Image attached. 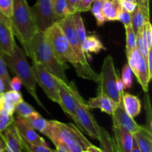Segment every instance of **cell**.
Segmentation results:
<instances>
[{
  "label": "cell",
  "instance_id": "5",
  "mask_svg": "<svg viewBox=\"0 0 152 152\" xmlns=\"http://www.w3.org/2000/svg\"><path fill=\"white\" fill-rule=\"evenodd\" d=\"M117 75L113 57L108 55L102 63L101 71L99 74L97 94H104L108 96L116 102H121L122 95L116 87Z\"/></svg>",
  "mask_w": 152,
  "mask_h": 152
},
{
  "label": "cell",
  "instance_id": "37",
  "mask_svg": "<svg viewBox=\"0 0 152 152\" xmlns=\"http://www.w3.org/2000/svg\"><path fill=\"white\" fill-rule=\"evenodd\" d=\"M13 115H6L0 113V133L4 132L14 121Z\"/></svg>",
  "mask_w": 152,
  "mask_h": 152
},
{
  "label": "cell",
  "instance_id": "9",
  "mask_svg": "<svg viewBox=\"0 0 152 152\" xmlns=\"http://www.w3.org/2000/svg\"><path fill=\"white\" fill-rule=\"evenodd\" d=\"M31 9L37 28L42 32L59 21L54 13L51 0H37Z\"/></svg>",
  "mask_w": 152,
  "mask_h": 152
},
{
  "label": "cell",
  "instance_id": "38",
  "mask_svg": "<svg viewBox=\"0 0 152 152\" xmlns=\"http://www.w3.org/2000/svg\"><path fill=\"white\" fill-rule=\"evenodd\" d=\"M143 34L146 39L148 50L152 48V27L149 20L147 21L143 27Z\"/></svg>",
  "mask_w": 152,
  "mask_h": 152
},
{
  "label": "cell",
  "instance_id": "49",
  "mask_svg": "<svg viewBox=\"0 0 152 152\" xmlns=\"http://www.w3.org/2000/svg\"><path fill=\"white\" fill-rule=\"evenodd\" d=\"M132 152H141L140 150L139 147L137 145V142L135 141L134 138V142H133V146H132Z\"/></svg>",
  "mask_w": 152,
  "mask_h": 152
},
{
  "label": "cell",
  "instance_id": "43",
  "mask_svg": "<svg viewBox=\"0 0 152 152\" xmlns=\"http://www.w3.org/2000/svg\"><path fill=\"white\" fill-rule=\"evenodd\" d=\"M22 86V83L20 79L17 77H15L14 78H13L11 80H10V90L19 91Z\"/></svg>",
  "mask_w": 152,
  "mask_h": 152
},
{
  "label": "cell",
  "instance_id": "46",
  "mask_svg": "<svg viewBox=\"0 0 152 152\" xmlns=\"http://www.w3.org/2000/svg\"><path fill=\"white\" fill-rule=\"evenodd\" d=\"M56 148L54 149V152H71L67 146L63 143H59L58 145H55Z\"/></svg>",
  "mask_w": 152,
  "mask_h": 152
},
{
  "label": "cell",
  "instance_id": "57",
  "mask_svg": "<svg viewBox=\"0 0 152 152\" xmlns=\"http://www.w3.org/2000/svg\"><path fill=\"white\" fill-rule=\"evenodd\" d=\"M51 1H52V2H53V0H51Z\"/></svg>",
  "mask_w": 152,
  "mask_h": 152
},
{
  "label": "cell",
  "instance_id": "19",
  "mask_svg": "<svg viewBox=\"0 0 152 152\" xmlns=\"http://www.w3.org/2000/svg\"><path fill=\"white\" fill-rule=\"evenodd\" d=\"M132 73H134V74L135 75L138 83L142 87V90L145 93H147L148 90V84H149L151 79L150 78L149 74H148L146 60L142 55L140 57L139 61L137 63L134 70Z\"/></svg>",
  "mask_w": 152,
  "mask_h": 152
},
{
  "label": "cell",
  "instance_id": "25",
  "mask_svg": "<svg viewBox=\"0 0 152 152\" xmlns=\"http://www.w3.org/2000/svg\"><path fill=\"white\" fill-rule=\"evenodd\" d=\"M126 28V56H129L132 50L137 47L136 40H137V34L134 31L132 28V25H129L127 27H125Z\"/></svg>",
  "mask_w": 152,
  "mask_h": 152
},
{
  "label": "cell",
  "instance_id": "6",
  "mask_svg": "<svg viewBox=\"0 0 152 152\" xmlns=\"http://www.w3.org/2000/svg\"><path fill=\"white\" fill-rule=\"evenodd\" d=\"M73 95L76 102V112L80 125V130L86 133L88 136L99 140L101 135L102 128L95 120L94 117L90 111L87 103L79 93L77 87L73 89Z\"/></svg>",
  "mask_w": 152,
  "mask_h": 152
},
{
  "label": "cell",
  "instance_id": "22",
  "mask_svg": "<svg viewBox=\"0 0 152 152\" xmlns=\"http://www.w3.org/2000/svg\"><path fill=\"white\" fill-rule=\"evenodd\" d=\"M121 10L120 0H107L102 3V12L107 22L117 21V15Z\"/></svg>",
  "mask_w": 152,
  "mask_h": 152
},
{
  "label": "cell",
  "instance_id": "33",
  "mask_svg": "<svg viewBox=\"0 0 152 152\" xmlns=\"http://www.w3.org/2000/svg\"><path fill=\"white\" fill-rule=\"evenodd\" d=\"M0 77L4 80L7 91L10 90V83L11 78L9 74L8 68L1 55H0Z\"/></svg>",
  "mask_w": 152,
  "mask_h": 152
},
{
  "label": "cell",
  "instance_id": "54",
  "mask_svg": "<svg viewBox=\"0 0 152 152\" xmlns=\"http://www.w3.org/2000/svg\"><path fill=\"white\" fill-rule=\"evenodd\" d=\"M124 1H131V2H136L137 3L136 0H124Z\"/></svg>",
  "mask_w": 152,
  "mask_h": 152
},
{
  "label": "cell",
  "instance_id": "7",
  "mask_svg": "<svg viewBox=\"0 0 152 152\" xmlns=\"http://www.w3.org/2000/svg\"><path fill=\"white\" fill-rule=\"evenodd\" d=\"M33 74L36 83L39 85L48 97L53 102L60 104L59 98V85L58 79L53 77L50 72L45 69L42 66L33 62L31 65Z\"/></svg>",
  "mask_w": 152,
  "mask_h": 152
},
{
  "label": "cell",
  "instance_id": "8",
  "mask_svg": "<svg viewBox=\"0 0 152 152\" xmlns=\"http://www.w3.org/2000/svg\"><path fill=\"white\" fill-rule=\"evenodd\" d=\"M59 27L68 39L71 48L78 58L80 64L87 68H91L83 48V43L77 34L72 14H67L58 21Z\"/></svg>",
  "mask_w": 152,
  "mask_h": 152
},
{
  "label": "cell",
  "instance_id": "12",
  "mask_svg": "<svg viewBox=\"0 0 152 152\" xmlns=\"http://www.w3.org/2000/svg\"><path fill=\"white\" fill-rule=\"evenodd\" d=\"M113 126L123 128L126 130L129 131L132 134H134L140 127V125L137 124L134 119L127 114L123 108V103L119 102L117 108L112 114Z\"/></svg>",
  "mask_w": 152,
  "mask_h": 152
},
{
  "label": "cell",
  "instance_id": "2",
  "mask_svg": "<svg viewBox=\"0 0 152 152\" xmlns=\"http://www.w3.org/2000/svg\"><path fill=\"white\" fill-rule=\"evenodd\" d=\"M10 21L13 34L22 45L26 56L30 58L31 39L39 30L28 0H13Z\"/></svg>",
  "mask_w": 152,
  "mask_h": 152
},
{
  "label": "cell",
  "instance_id": "52",
  "mask_svg": "<svg viewBox=\"0 0 152 152\" xmlns=\"http://www.w3.org/2000/svg\"><path fill=\"white\" fill-rule=\"evenodd\" d=\"M4 143L2 141V140L0 137V152H4Z\"/></svg>",
  "mask_w": 152,
  "mask_h": 152
},
{
  "label": "cell",
  "instance_id": "51",
  "mask_svg": "<svg viewBox=\"0 0 152 152\" xmlns=\"http://www.w3.org/2000/svg\"><path fill=\"white\" fill-rule=\"evenodd\" d=\"M9 20H10V19H8V18H7L6 16H4V15L1 13V11H0V21H4V22H5V21Z\"/></svg>",
  "mask_w": 152,
  "mask_h": 152
},
{
  "label": "cell",
  "instance_id": "20",
  "mask_svg": "<svg viewBox=\"0 0 152 152\" xmlns=\"http://www.w3.org/2000/svg\"><path fill=\"white\" fill-rule=\"evenodd\" d=\"M148 20H149V9L137 4L133 13H132V26L135 34H137Z\"/></svg>",
  "mask_w": 152,
  "mask_h": 152
},
{
  "label": "cell",
  "instance_id": "14",
  "mask_svg": "<svg viewBox=\"0 0 152 152\" xmlns=\"http://www.w3.org/2000/svg\"><path fill=\"white\" fill-rule=\"evenodd\" d=\"M0 137L4 143V152H23L22 140L13 123L0 133Z\"/></svg>",
  "mask_w": 152,
  "mask_h": 152
},
{
  "label": "cell",
  "instance_id": "18",
  "mask_svg": "<svg viewBox=\"0 0 152 152\" xmlns=\"http://www.w3.org/2000/svg\"><path fill=\"white\" fill-rule=\"evenodd\" d=\"M133 135L141 152H152L151 131L148 130L145 126H140Z\"/></svg>",
  "mask_w": 152,
  "mask_h": 152
},
{
  "label": "cell",
  "instance_id": "24",
  "mask_svg": "<svg viewBox=\"0 0 152 152\" xmlns=\"http://www.w3.org/2000/svg\"><path fill=\"white\" fill-rule=\"evenodd\" d=\"M99 142L102 152H118L114 138L103 128H102Z\"/></svg>",
  "mask_w": 152,
  "mask_h": 152
},
{
  "label": "cell",
  "instance_id": "26",
  "mask_svg": "<svg viewBox=\"0 0 152 152\" xmlns=\"http://www.w3.org/2000/svg\"><path fill=\"white\" fill-rule=\"evenodd\" d=\"M36 111H37L30 104L24 100L21 101L17 105H16L14 109V113H16V117L22 119L26 118Z\"/></svg>",
  "mask_w": 152,
  "mask_h": 152
},
{
  "label": "cell",
  "instance_id": "39",
  "mask_svg": "<svg viewBox=\"0 0 152 152\" xmlns=\"http://www.w3.org/2000/svg\"><path fill=\"white\" fill-rule=\"evenodd\" d=\"M117 21H120L124 25V27H127L132 25V13L121 10L118 13Z\"/></svg>",
  "mask_w": 152,
  "mask_h": 152
},
{
  "label": "cell",
  "instance_id": "44",
  "mask_svg": "<svg viewBox=\"0 0 152 152\" xmlns=\"http://www.w3.org/2000/svg\"><path fill=\"white\" fill-rule=\"evenodd\" d=\"M145 60H146V65H147V68H148L149 77L151 79L152 77V48L148 50V54H147V57Z\"/></svg>",
  "mask_w": 152,
  "mask_h": 152
},
{
  "label": "cell",
  "instance_id": "42",
  "mask_svg": "<svg viewBox=\"0 0 152 152\" xmlns=\"http://www.w3.org/2000/svg\"><path fill=\"white\" fill-rule=\"evenodd\" d=\"M80 0H66L68 14H73L77 11V7Z\"/></svg>",
  "mask_w": 152,
  "mask_h": 152
},
{
  "label": "cell",
  "instance_id": "1",
  "mask_svg": "<svg viewBox=\"0 0 152 152\" xmlns=\"http://www.w3.org/2000/svg\"><path fill=\"white\" fill-rule=\"evenodd\" d=\"M33 62L42 66L53 77L67 85H71L65 71L69 68L66 63L61 62L48 42L44 33L38 31L34 34L31 42V56Z\"/></svg>",
  "mask_w": 152,
  "mask_h": 152
},
{
  "label": "cell",
  "instance_id": "30",
  "mask_svg": "<svg viewBox=\"0 0 152 152\" xmlns=\"http://www.w3.org/2000/svg\"><path fill=\"white\" fill-rule=\"evenodd\" d=\"M23 152H54V150L46 145H32L22 140Z\"/></svg>",
  "mask_w": 152,
  "mask_h": 152
},
{
  "label": "cell",
  "instance_id": "17",
  "mask_svg": "<svg viewBox=\"0 0 152 152\" xmlns=\"http://www.w3.org/2000/svg\"><path fill=\"white\" fill-rule=\"evenodd\" d=\"M122 103L125 111L132 118L137 117L142 110V103L139 98L129 93H123L122 95Z\"/></svg>",
  "mask_w": 152,
  "mask_h": 152
},
{
  "label": "cell",
  "instance_id": "15",
  "mask_svg": "<svg viewBox=\"0 0 152 152\" xmlns=\"http://www.w3.org/2000/svg\"><path fill=\"white\" fill-rule=\"evenodd\" d=\"M114 140L118 152H132L134 135L123 128L113 126Z\"/></svg>",
  "mask_w": 152,
  "mask_h": 152
},
{
  "label": "cell",
  "instance_id": "31",
  "mask_svg": "<svg viewBox=\"0 0 152 152\" xmlns=\"http://www.w3.org/2000/svg\"><path fill=\"white\" fill-rule=\"evenodd\" d=\"M53 5L54 13L59 20L68 14L66 0H53Z\"/></svg>",
  "mask_w": 152,
  "mask_h": 152
},
{
  "label": "cell",
  "instance_id": "36",
  "mask_svg": "<svg viewBox=\"0 0 152 152\" xmlns=\"http://www.w3.org/2000/svg\"><path fill=\"white\" fill-rule=\"evenodd\" d=\"M141 56L139 50L137 49V48H135L132 51V53L129 54V56H128V65H129V67L132 69V72L134 70L135 66H136L137 63L139 61L140 57Z\"/></svg>",
  "mask_w": 152,
  "mask_h": 152
},
{
  "label": "cell",
  "instance_id": "53",
  "mask_svg": "<svg viewBox=\"0 0 152 152\" xmlns=\"http://www.w3.org/2000/svg\"><path fill=\"white\" fill-rule=\"evenodd\" d=\"M137 1V4H142V0H136Z\"/></svg>",
  "mask_w": 152,
  "mask_h": 152
},
{
  "label": "cell",
  "instance_id": "56",
  "mask_svg": "<svg viewBox=\"0 0 152 152\" xmlns=\"http://www.w3.org/2000/svg\"><path fill=\"white\" fill-rule=\"evenodd\" d=\"M98 1H107V0H98Z\"/></svg>",
  "mask_w": 152,
  "mask_h": 152
},
{
  "label": "cell",
  "instance_id": "21",
  "mask_svg": "<svg viewBox=\"0 0 152 152\" xmlns=\"http://www.w3.org/2000/svg\"><path fill=\"white\" fill-rule=\"evenodd\" d=\"M83 48L88 60H91V53H99L105 48L99 38L95 35L86 36L83 43Z\"/></svg>",
  "mask_w": 152,
  "mask_h": 152
},
{
  "label": "cell",
  "instance_id": "32",
  "mask_svg": "<svg viewBox=\"0 0 152 152\" xmlns=\"http://www.w3.org/2000/svg\"><path fill=\"white\" fill-rule=\"evenodd\" d=\"M121 80L124 84L125 88L129 89L132 86V71L128 64L125 65L122 69Z\"/></svg>",
  "mask_w": 152,
  "mask_h": 152
},
{
  "label": "cell",
  "instance_id": "48",
  "mask_svg": "<svg viewBox=\"0 0 152 152\" xmlns=\"http://www.w3.org/2000/svg\"><path fill=\"white\" fill-rule=\"evenodd\" d=\"M87 151H88L89 152H102L100 148H98V147L95 146L93 144L91 145L90 146L87 148Z\"/></svg>",
  "mask_w": 152,
  "mask_h": 152
},
{
  "label": "cell",
  "instance_id": "40",
  "mask_svg": "<svg viewBox=\"0 0 152 152\" xmlns=\"http://www.w3.org/2000/svg\"><path fill=\"white\" fill-rule=\"evenodd\" d=\"M93 1L94 0H80L77 7V11L80 13L89 11Z\"/></svg>",
  "mask_w": 152,
  "mask_h": 152
},
{
  "label": "cell",
  "instance_id": "4",
  "mask_svg": "<svg viewBox=\"0 0 152 152\" xmlns=\"http://www.w3.org/2000/svg\"><path fill=\"white\" fill-rule=\"evenodd\" d=\"M45 136L54 145L63 143L71 152H82L92 145L77 126L57 120H49V128Z\"/></svg>",
  "mask_w": 152,
  "mask_h": 152
},
{
  "label": "cell",
  "instance_id": "16",
  "mask_svg": "<svg viewBox=\"0 0 152 152\" xmlns=\"http://www.w3.org/2000/svg\"><path fill=\"white\" fill-rule=\"evenodd\" d=\"M86 103L90 109L98 108L102 112L112 115L119 102H116L106 95L97 94L95 97L90 98Z\"/></svg>",
  "mask_w": 152,
  "mask_h": 152
},
{
  "label": "cell",
  "instance_id": "55",
  "mask_svg": "<svg viewBox=\"0 0 152 152\" xmlns=\"http://www.w3.org/2000/svg\"><path fill=\"white\" fill-rule=\"evenodd\" d=\"M82 152H89V151H87V150H85V151H83Z\"/></svg>",
  "mask_w": 152,
  "mask_h": 152
},
{
  "label": "cell",
  "instance_id": "28",
  "mask_svg": "<svg viewBox=\"0 0 152 152\" xmlns=\"http://www.w3.org/2000/svg\"><path fill=\"white\" fill-rule=\"evenodd\" d=\"M80 13H81L77 11L74 13H73L72 16H73V19H74L76 31H77V34H78L82 43H83V42H84L85 39H86V37L87 35H86L84 22H83V18L81 17Z\"/></svg>",
  "mask_w": 152,
  "mask_h": 152
},
{
  "label": "cell",
  "instance_id": "47",
  "mask_svg": "<svg viewBox=\"0 0 152 152\" xmlns=\"http://www.w3.org/2000/svg\"><path fill=\"white\" fill-rule=\"evenodd\" d=\"M5 91H7L5 83H4V80L0 77V96Z\"/></svg>",
  "mask_w": 152,
  "mask_h": 152
},
{
  "label": "cell",
  "instance_id": "35",
  "mask_svg": "<svg viewBox=\"0 0 152 152\" xmlns=\"http://www.w3.org/2000/svg\"><path fill=\"white\" fill-rule=\"evenodd\" d=\"M0 11L4 16L10 19L13 11V0H0Z\"/></svg>",
  "mask_w": 152,
  "mask_h": 152
},
{
  "label": "cell",
  "instance_id": "34",
  "mask_svg": "<svg viewBox=\"0 0 152 152\" xmlns=\"http://www.w3.org/2000/svg\"><path fill=\"white\" fill-rule=\"evenodd\" d=\"M144 105H145V115H146V124L145 125V127L148 130L151 131V103L149 100V96L148 94V92L145 93L144 96Z\"/></svg>",
  "mask_w": 152,
  "mask_h": 152
},
{
  "label": "cell",
  "instance_id": "29",
  "mask_svg": "<svg viewBox=\"0 0 152 152\" xmlns=\"http://www.w3.org/2000/svg\"><path fill=\"white\" fill-rule=\"evenodd\" d=\"M1 96L4 100H6L7 102L14 105V106H16V105H17L21 101L24 100L22 94L20 92L13 90H9L4 92L1 95Z\"/></svg>",
  "mask_w": 152,
  "mask_h": 152
},
{
  "label": "cell",
  "instance_id": "50",
  "mask_svg": "<svg viewBox=\"0 0 152 152\" xmlns=\"http://www.w3.org/2000/svg\"><path fill=\"white\" fill-rule=\"evenodd\" d=\"M140 5H142L146 8L149 9V0H142V4H140Z\"/></svg>",
  "mask_w": 152,
  "mask_h": 152
},
{
  "label": "cell",
  "instance_id": "41",
  "mask_svg": "<svg viewBox=\"0 0 152 152\" xmlns=\"http://www.w3.org/2000/svg\"><path fill=\"white\" fill-rule=\"evenodd\" d=\"M120 4H121L122 10L130 13H133L137 5L136 2H131V1H124V0H120Z\"/></svg>",
  "mask_w": 152,
  "mask_h": 152
},
{
  "label": "cell",
  "instance_id": "27",
  "mask_svg": "<svg viewBox=\"0 0 152 152\" xmlns=\"http://www.w3.org/2000/svg\"><path fill=\"white\" fill-rule=\"evenodd\" d=\"M102 3H103V1H102L94 0L90 9L92 14L94 16L95 19H96V24H97L98 26H102L107 22L102 12Z\"/></svg>",
  "mask_w": 152,
  "mask_h": 152
},
{
  "label": "cell",
  "instance_id": "3",
  "mask_svg": "<svg viewBox=\"0 0 152 152\" xmlns=\"http://www.w3.org/2000/svg\"><path fill=\"white\" fill-rule=\"evenodd\" d=\"M0 55L4 59L7 68L11 71L12 74L20 79L22 86H24L27 91L34 98L38 105L48 113L37 93V83L25 51L17 44H16L12 54Z\"/></svg>",
  "mask_w": 152,
  "mask_h": 152
},
{
  "label": "cell",
  "instance_id": "13",
  "mask_svg": "<svg viewBox=\"0 0 152 152\" xmlns=\"http://www.w3.org/2000/svg\"><path fill=\"white\" fill-rule=\"evenodd\" d=\"M16 44L10 21H0V54H12Z\"/></svg>",
  "mask_w": 152,
  "mask_h": 152
},
{
  "label": "cell",
  "instance_id": "11",
  "mask_svg": "<svg viewBox=\"0 0 152 152\" xmlns=\"http://www.w3.org/2000/svg\"><path fill=\"white\" fill-rule=\"evenodd\" d=\"M13 123L21 140L32 145H46V142L25 122L24 119L16 117Z\"/></svg>",
  "mask_w": 152,
  "mask_h": 152
},
{
  "label": "cell",
  "instance_id": "23",
  "mask_svg": "<svg viewBox=\"0 0 152 152\" xmlns=\"http://www.w3.org/2000/svg\"><path fill=\"white\" fill-rule=\"evenodd\" d=\"M24 120L34 130L38 131L44 135L46 134L49 128V120L43 118L37 111L33 113Z\"/></svg>",
  "mask_w": 152,
  "mask_h": 152
},
{
  "label": "cell",
  "instance_id": "45",
  "mask_svg": "<svg viewBox=\"0 0 152 152\" xmlns=\"http://www.w3.org/2000/svg\"><path fill=\"white\" fill-rule=\"evenodd\" d=\"M116 87H117V91L120 92V94L123 95V94L124 93V91H125V89H126V88H125V86H124V84H123L122 80L121 79L119 78V77L117 78V83H116Z\"/></svg>",
  "mask_w": 152,
  "mask_h": 152
},
{
  "label": "cell",
  "instance_id": "10",
  "mask_svg": "<svg viewBox=\"0 0 152 152\" xmlns=\"http://www.w3.org/2000/svg\"><path fill=\"white\" fill-rule=\"evenodd\" d=\"M60 87H59V98H60V107L64 112L69 116L74 122L76 126L80 130V125L77 117L76 112V102L74 96L73 95V89L75 87V85L73 83L71 85H67L60 80L58 79Z\"/></svg>",
  "mask_w": 152,
  "mask_h": 152
}]
</instances>
